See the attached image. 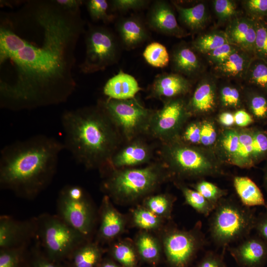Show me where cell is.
Returning <instances> with one entry per match:
<instances>
[{"label": "cell", "mask_w": 267, "mask_h": 267, "mask_svg": "<svg viewBox=\"0 0 267 267\" xmlns=\"http://www.w3.org/2000/svg\"><path fill=\"white\" fill-rule=\"evenodd\" d=\"M0 14V106L30 110L66 102L76 89V49L85 22L55 0H29Z\"/></svg>", "instance_id": "cell-1"}, {"label": "cell", "mask_w": 267, "mask_h": 267, "mask_svg": "<svg viewBox=\"0 0 267 267\" xmlns=\"http://www.w3.org/2000/svg\"><path fill=\"white\" fill-rule=\"evenodd\" d=\"M63 142L37 134L3 147L0 152V186L18 196L34 199L56 173Z\"/></svg>", "instance_id": "cell-2"}, {"label": "cell", "mask_w": 267, "mask_h": 267, "mask_svg": "<svg viewBox=\"0 0 267 267\" xmlns=\"http://www.w3.org/2000/svg\"><path fill=\"white\" fill-rule=\"evenodd\" d=\"M61 123L64 149L89 170L104 171L123 141L97 104L66 110L61 115Z\"/></svg>", "instance_id": "cell-3"}, {"label": "cell", "mask_w": 267, "mask_h": 267, "mask_svg": "<svg viewBox=\"0 0 267 267\" xmlns=\"http://www.w3.org/2000/svg\"><path fill=\"white\" fill-rule=\"evenodd\" d=\"M102 189L111 200L133 204L151 195L170 176L162 162L141 168L112 169L102 174Z\"/></svg>", "instance_id": "cell-4"}, {"label": "cell", "mask_w": 267, "mask_h": 267, "mask_svg": "<svg viewBox=\"0 0 267 267\" xmlns=\"http://www.w3.org/2000/svg\"><path fill=\"white\" fill-rule=\"evenodd\" d=\"M209 231L221 247L246 237L254 229L256 216L250 207L229 199H221L212 213Z\"/></svg>", "instance_id": "cell-5"}, {"label": "cell", "mask_w": 267, "mask_h": 267, "mask_svg": "<svg viewBox=\"0 0 267 267\" xmlns=\"http://www.w3.org/2000/svg\"><path fill=\"white\" fill-rule=\"evenodd\" d=\"M161 161L169 172L182 178H194L218 174L215 163L197 147L177 139L162 143Z\"/></svg>", "instance_id": "cell-6"}, {"label": "cell", "mask_w": 267, "mask_h": 267, "mask_svg": "<svg viewBox=\"0 0 267 267\" xmlns=\"http://www.w3.org/2000/svg\"><path fill=\"white\" fill-rule=\"evenodd\" d=\"M97 104L110 120L125 142L148 134L154 110L145 107L135 97L126 100L107 97L99 100Z\"/></svg>", "instance_id": "cell-7"}, {"label": "cell", "mask_w": 267, "mask_h": 267, "mask_svg": "<svg viewBox=\"0 0 267 267\" xmlns=\"http://www.w3.org/2000/svg\"><path fill=\"white\" fill-rule=\"evenodd\" d=\"M37 221L38 242L54 262L69 257L77 248L89 241L57 215L43 214Z\"/></svg>", "instance_id": "cell-8"}, {"label": "cell", "mask_w": 267, "mask_h": 267, "mask_svg": "<svg viewBox=\"0 0 267 267\" xmlns=\"http://www.w3.org/2000/svg\"><path fill=\"white\" fill-rule=\"evenodd\" d=\"M57 207V216L91 240L96 214L91 201L82 187L76 185L65 186L58 194Z\"/></svg>", "instance_id": "cell-9"}, {"label": "cell", "mask_w": 267, "mask_h": 267, "mask_svg": "<svg viewBox=\"0 0 267 267\" xmlns=\"http://www.w3.org/2000/svg\"><path fill=\"white\" fill-rule=\"evenodd\" d=\"M86 52L79 68L84 74L103 71L115 63L120 49L117 38L108 28L102 26H89L85 32Z\"/></svg>", "instance_id": "cell-10"}, {"label": "cell", "mask_w": 267, "mask_h": 267, "mask_svg": "<svg viewBox=\"0 0 267 267\" xmlns=\"http://www.w3.org/2000/svg\"><path fill=\"white\" fill-rule=\"evenodd\" d=\"M205 242L201 223L198 222L188 230L177 228L167 230L163 235L162 245L169 261L177 267H183Z\"/></svg>", "instance_id": "cell-11"}, {"label": "cell", "mask_w": 267, "mask_h": 267, "mask_svg": "<svg viewBox=\"0 0 267 267\" xmlns=\"http://www.w3.org/2000/svg\"><path fill=\"white\" fill-rule=\"evenodd\" d=\"M189 114L187 105L182 99H166L161 108L154 110L148 134L162 143L173 140Z\"/></svg>", "instance_id": "cell-12"}, {"label": "cell", "mask_w": 267, "mask_h": 267, "mask_svg": "<svg viewBox=\"0 0 267 267\" xmlns=\"http://www.w3.org/2000/svg\"><path fill=\"white\" fill-rule=\"evenodd\" d=\"M153 154L152 147L140 137L120 146L101 174L112 169L134 168L148 163Z\"/></svg>", "instance_id": "cell-13"}, {"label": "cell", "mask_w": 267, "mask_h": 267, "mask_svg": "<svg viewBox=\"0 0 267 267\" xmlns=\"http://www.w3.org/2000/svg\"><path fill=\"white\" fill-rule=\"evenodd\" d=\"M37 218L24 221L2 215L0 218V248L5 249L27 245L36 237Z\"/></svg>", "instance_id": "cell-14"}, {"label": "cell", "mask_w": 267, "mask_h": 267, "mask_svg": "<svg viewBox=\"0 0 267 267\" xmlns=\"http://www.w3.org/2000/svg\"><path fill=\"white\" fill-rule=\"evenodd\" d=\"M99 216L100 224L95 241L98 243L112 242L125 231L126 218L115 208L106 195L102 200Z\"/></svg>", "instance_id": "cell-15"}, {"label": "cell", "mask_w": 267, "mask_h": 267, "mask_svg": "<svg viewBox=\"0 0 267 267\" xmlns=\"http://www.w3.org/2000/svg\"><path fill=\"white\" fill-rule=\"evenodd\" d=\"M147 23L150 28L161 34L178 38L186 35L178 24L172 7L165 0H156L151 5Z\"/></svg>", "instance_id": "cell-16"}, {"label": "cell", "mask_w": 267, "mask_h": 267, "mask_svg": "<svg viewBox=\"0 0 267 267\" xmlns=\"http://www.w3.org/2000/svg\"><path fill=\"white\" fill-rule=\"evenodd\" d=\"M225 33L230 44L254 56L256 36L255 19L250 17L231 19Z\"/></svg>", "instance_id": "cell-17"}, {"label": "cell", "mask_w": 267, "mask_h": 267, "mask_svg": "<svg viewBox=\"0 0 267 267\" xmlns=\"http://www.w3.org/2000/svg\"><path fill=\"white\" fill-rule=\"evenodd\" d=\"M190 88V82L181 75L164 73L155 78L150 86L149 96L165 100L174 98L186 93Z\"/></svg>", "instance_id": "cell-18"}, {"label": "cell", "mask_w": 267, "mask_h": 267, "mask_svg": "<svg viewBox=\"0 0 267 267\" xmlns=\"http://www.w3.org/2000/svg\"><path fill=\"white\" fill-rule=\"evenodd\" d=\"M116 26L121 43L126 49H134L149 38L144 23L138 17L122 18L118 21Z\"/></svg>", "instance_id": "cell-19"}, {"label": "cell", "mask_w": 267, "mask_h": 267, "mask_svg": "<svg viewBox=\"0 0 267 267\" xmlns=\"http://www.w3.org/2000/svg\"><path fill=\"white\" fill-rule=\"evenodd\" d=\"M141 89L134 77L120 70L107 81L103 91L108 98L126 100L134 98Z\"/></svg>", "instance_id": "cell-20"}, {"label": "cell", "mask_w": 267, "mask_h": 267, "mask_svg": "<svg viewBox=\"0 0 267 267\" xmlns=\"http://www.w3.org/2000/svg\"><path fill=\"white\" fill-rule=\"evenodd\" d=\"M232 253L244 264L254 266L259 265L267 255V242L259 236H252L243 240Z\"/></svg>", "instance_id": "cell-21"}, {"label": "cell", "mask_w": 267, "mask_h": 267, "mask_svg": "<svg viewBox=\"0 0 267 267\" xmlns=\"http://www.w3.org/2000/svg\"><path fill=\"white\" fill-rule=\"evenodd\" d=\"M171 60L174 70L187 76H192L199 70L201 63L193 48L187 45H179L173 51Z\"/></svg>", "instance_id": "cell-22"}, {"label": "cell", "mask_w": 267, "mask_h": 267, "mask_svg": "<svg viewBox=\"0 0 267 267\" xmlns=\"http://www.w3.org/2000/svg\"><path fill=\"white\" fill-rule=\"evenodd\" d=\"M233 185L241 203L245 206H263L267 209L263 194L250 178L246 177H236L233 179Z\"/></svg>", "instance_id": "cell-23"}, {"label": "cell", "mask_w": 267, "mask_h": 267, "mask_svg": "<svg viewBox=\"0 0 267 267\" xmlns=\"http://www.w3.org/2000/svg\"><path fill=\"white\" fill-rule=\"evenodd\" d=\"M255 56L239 49L232 53L227 59L215 68L220 74L225 77H241L246 75Z\"/></svg>", "instance_id": "cell-24"}, {"label": "cell", "mask_w": 267, "mask_h": 267, "mask_svg": "<svg viewBox=\"0 0 267 267\" xmlns=\"http://www.w3.org/2000/svg\"><path fill=\"white\" fill-rule=\"evenodd\" d=\"M215 104V91L213 85L209 82H203L196 88L187 105L190 113H203L213 110Z\"/></svg>", "instance_id": "cell-25"}, {"label": "cell", "mask_w": 267, "mask_h": 267, "mask_svg": "<svg viewBox=\"0 0 267 267\" xmlns=\"http://www.w3.org/2000/svg\"><path fill=\"white\" fill-rule=\"evenodd\" d=\"M100 244L88 241L77 248L70 256L72 267H95L102 253Z\"/></svg>", "instance_id": "cell-26"}, {"label": "cell", "mask_w": 267, "mask_h": 267, "mask_svg": "<svg viewBox=\"0 0 267 267\" xmlns=\"http://www.w3.org/2000/svg\"><path fill=\"white\" fill-rule=\"evenodd\" d=\"M173 3L178 12L179 20L188 29L197 31L204 26L208 15L204 3H200L190 7H184L174 2Z\"/></svg>", "instance_id": "cell-27"}, {"label": "cell", "mask_w": 267, "mask_h": 267, "mask_svg": "<svg viewBox=\"0 0 267 267\" xmlns=\"http://www.w3.org/2000/svg\"><path fill=\"white\" fill-rule=\"evenodd\" d=\"M134 244L137 252L145 260L153 261L159 257L161 244L157 238L148 231L142 230L139 233Z\"/></svg>", "instance_id": "cell-28"}, {"label": "cell", "mask_w": 267, "mask_h": 267, "mask_svg": "<svg viewBox=\"0 0 267 267\" xmlns=\"http://www.w3.org/2000/svg\"><path fill=\"white\" fill-rule=\"evenodd\" d=\"M110 251L113 257L125 267H136L137 256L134 242L122 240L112 242Z\"/></svg>", "instance_id": "cell-29"}, {"label": "cell", "mask_w": 267, "mask_h": 267, "mask_svg": "<svg viewBox=\"0 0 267 267\" xmlns=\"http://www.w3.org/2000/svg\"><path fill=\"white\" fill-rule=\"evenodd\" d=\"M253 133L239 132V146L232 163L242 168H248L253 165Z\"/></svg>", "instance_id": "cell-30"}, {"label": "cell", "mask_w": 267, "mask_h": 267, "mask_svg": "<svg viewBox=\"0 0 267 267\" xmlns=\"http://www.w3.org/2000/svg\"><path fill=\"white\" fill-rule=\"evenodd\" d=\"M134 225L143 231H149L159 229L163 219L143 206H138L132 211Z\"/></svg>", "instance_id": "cell-31"}, {"label": "cell", "mask_w": 267, "mask_h": 267, "mask_svg": "<svg viewBox=\"0 0 267 267\" xmlns=\"http://www.w3.org/2000/svg\"><path fill=\"white\" fill-rule=\"evenodd\" d=\"M143 200V206L157 216L163 219L171 218L174 200L170 196L165 194L150 195Z\"/></svg>", "instance_id": "cell-32"}, {"label": "cell", "mask_w": 267, "mask_h": 267, "mask_svg": "<svg viewBox=\"0 0 267 267\" xmlns=\"http://www.w3.org/2000/svg\"><path fill=\"white\" fill-rule=\"evenodd\" d=\"M229 43L225 32L217 31L201 35L193 42V48L207 54L224 44Z\"/></svg>", "instance_id": "cell-33"}, {"label": "cell", "mask_w": 267, "mask_h": 267, "mask_svg": "<svg viewBox=\"0 0 267 267\" xmlns=\"http://www.w3.org/2000/svg\"><path fill=\"white\" fill-rule=\"evenodd\" d=\"M179 185L184 197L185 203L192 207L198 213L207 217L213 212L216 206L198 191L181 184Z\"/></svg>", "instance_id": "cell-34"}, {"label": "cell", "mask_w": 267, "mask_h": 267, "mask_svg": "<svg viewBox=\"0 0 267 267\" xmlns=\"http://www.w3.org/2000/svg\"><path fill=\"white\" fill-rule=\"evenodd\" d=\"M143 56L150 65L164 68L170 62V56L166 47L158 42H152L146 46Z\"/></svg>", "instance_id": "cell-35"}, {"label": "cell", "mask_w": 267, "mask_h": 267, "mask_svg": "<svg viewBox=\"0 0 267 267\" xmlns=\"http://www.w3.org/2000/svg\"><path fill=\"white\" fill-rule=\"evenodd\" d=\"M246 76L251 83L267 92V63L255 58Z\"/></svg>", "instance_id": "cell-36"}, {"label": "cell", "mask_w": 267, "mask_h": 267, "mask_svg": "<svg viewBox=\"0 0 267 267\" xmlns=\"http://www.w3.org/2000/svg\"><path fill=\"white\" fill-rule=\"evenodd\" d=\"M256 36L254 56L267 63V23L264 19L255 20Z\"/></svg>", "instance_id": "cell-37"}, {"label": "cell", "mask_w": 267, "mask_h": 267, "mask_svg": "<svg viewBox=\"0 0 267 267\" xmlns=\"http://www.w3.org/2000/svg\"><path fill=\"white\" fill-rule=\"evenodd\" d=\"M239 137V132L235 130H228L222 133L220 139L221 150L231 163L238 150Z\"/></svg>", "instance_id": "cell-38"}, {"label": "cell", "mask_w": 267, "mask_h": 267, "mask_svg": "<svg viewBox=\"0 0 267 267\" xmlns=\"http://www.w3.org/2000/svg\"><path fill=\"white\" fill-rule=\"evenodd\" d=\"M87 7L90 17L93 21L101 20L106 23L112 21L114 18V16L107 12L109 4L106 0H88Z\"/></svg>", "instance_id": "cell-39"}, {"label": "cell", "mask_w": 267, "mask_h": 267, "mask_svg": "<svg viewBox=\"0 0 267 267\" xmlns=\"http://www.w3.org/2000/svg\"><path fill=\"white\" fill-rule=\"evenodd\" d=\"M195 190L200 193L208 201L216 207L226 192L214 184L207 181L202 180L194 185Z\"/></svg>", "instance_id": "cell-40"}, {"label": "cell", "mask_w": 267, "mask_h": 267, "mask_svg": "<svg viewBox=\"0 0 267 267\" xmlns=\"http://www.w3.org/2000/svg\"><path fill=\"white\" fill-rule=\"evenodd\" d=\"M26 245L0 249V267H19Z\"/></svg>", "instance_id": "cell-41"}, {"label": "cell", "mask_w": 267, "mask_h": 267, "mask_svg": "<svg viewBox=\"0 0 267 267\" xmlns=\"http://www.w3.org/2000/svg\"><path fill=\"white\" fill-rule=\"evenodd\" d=\"M215 13L220 21L229 20L237 13L234 1L229 0H216L213 1Z\"/></svg>", "instance_id": "cell-42"}, {"label": "cell", "mask_w": 267, "mask_h": 267, "mask_svg": "<svg viewBox=\"0 0 267 267\" xmlns=\"http://www.w3.org/2000/svg\"><path fill=\"white\" fill-rule=\"evenodd\" d=\"M244 6L249 17L253 19L267 18V0H247Z\"/></svg>", "instance_id": "cell-43"}, {"label": "cell", "mask_w": 267, "mask_h": 267, "mask_svg": "<svg viewBox=\"0 0 267 267\" xmlns=\"http://www.w3.org/2000/svg\"><path fill=\"white\" fill-rule=\"evenodd\" d=\"M238 49L230 43H227L208 53L206 55L209 61L217 66L225 61Z\"/></svg>", "instance_id": "cell-44"}, {"label": "cell", "mask_w": 267, "mask_h": 267, "mask_svg": "<svg viewBox=\"0 0 267 267\" xmlns=\"http://www.w3.org/2000/svg\"><path fill=\"white\" fill-rule=\"evenodd\" d=\"M149 3V1L146 0H113L110 2V7L112 11L125 12L142 9Z\"/></svg>", "instance_id": "cell-45"}, {"label": "cell", "mask_w": 267, "mask_h": 267, "mask_svg": "<svg viewBox=\"0 0 267 267\" xmlns=\"http://www.w3.org/2000/svg\"><path fill=\"white\" fill-rule=\"evenodd\" d=\"M253 156L255 161L267 153V135L262 132L256 131L253 133Z\"/></svg>", "instance_id": "cell-46"}, {"label": "cell", "mask_w": 267, "mask_h": 267, "mask_svg": "<svg viewBox=\"0 0 267 267\" xmlns=\"http://www.w3.org/2000/svg\"><path fill=\"white\" fill-rule=\"evenodd\" d=\"M250 106L256 117L262 119L267 116V99L263 95L256 94L252 96Z\"/></svg>", "instance_id": "cell-47"}, {"label": "cell", "mask_w": 267, "mask_h": 267, "mask_svg": "<svg viewBox=\"0 0 267 267\" xmlns=\"http://www.w3.org/2000/svg\"><path fill=\"white\" fill-rule=\"evenodd\" d=\"M240 94L234 87L225 86L221 91V99L223 105L228 107H237L240 103Z\"/></svg>", "instance_id": "cell-48"}, {"label": "cell", "mask_w": 267, "mask_h": 267, "mask_svg": "<svg viewBox=\"0 0 267 267\" xmlns=\"http://www.w3.org/2000/svg\"><path fill=\"white\" fill-rule=\"evenodd\" d=\"M217 137V133L214 125L209 122H204L201 125L200 143L205 146L214 143Z\"/></svg>", "instance_id": "cell-49"}, {"label": "cell", "mask_w": 267, "mask_h": 267, "mask_svg": "<svg viewBox=\"0 0 267 267\" xmlns=\"http://www.w3.org/2000/svg\"><path fill=\"white\" fill-rule=\"evenodd\" d=\"M184 139L192 144L200 142L201 125L197 123H192L188 125L183 133Z\"/></svg>", "instance_id": "cell-50"}, {"label": "cell", "mask_w": 267, "mask_h": 267, "mask_svg": "<svg viewBox=\"0 0 267 267\" xmlns=\"http://www.w3.org/2000/svg\"><path fill=\"white\" fill-rule=\"evenodd\" d=\"M254 229L258 235L267 242V209L256 217Z\"/></svg>", "instance_id": "cell-51"}, {"label": "cell", "mask_w": 267, "mask_h": 267, "mask_svg": "<svg viewBox=\"0 0 267 267\" xmlns=\"http://www.w3.org/2000/svg\"><path fill=\"white\" fill-rule=\"evenodd\" d=\"M36 255L33 260V267H62V266L56 264L55 262L48 258H46L40 254H39L38 251V243L36 244Z\"/></svg>", "instance_id": "cell-52"}, {"label": "cell", "mask_w": 267, "mask_h": 267, "mask_svg": "<svg viewBox=\"0 0 267 267\" xmlns=\"http://www.w3.org/2000/svg\"><path fill=\"white\" fill-rule=\"evenodd\" d=\"M234 123L241 127H245L253 122L251 115L244 110H238L234 114Z\"/></svg>", "instance_id": "cell-53"}, {"label": "cell", "mask_w": 267, "mask_h": 267, "mask_svg": "<svg viewBox=\"0 0 267 267\" xmlns=\"http://www.w3.org/2000/svg\"><path fill=\"white\" fill-rule=\"evenodd\" d=\"M55 1L62 8L72 11L80 9L83 3L81 0H55Z\"/></svg>", "instance_id": "cell-54"}, {"label": "cell", "mask_w": 267, "mask_h": 267, "mask_svg": "<svg viewBox=\"0 0 267 267\" xmlns=\"http://www.w3.org/2000/svg\"><path fill=\"white\" fill-rule=\"evenodd\" d=\"M219 121L223 126L230 127L234 123V115L230 112H223L219 116Z\"/></svg>", "instance_id": "cell-55"}, {"label": "cell", "mask_w": 267, "mask_h": 267, "mask_svg": "<svg viewBox=\"0 0 267 267\" xmlns=\"http://www.w3.org/2000/svg\"><path fill=\"white\" fill-rule=\"evenodd\" d=\"M199 267H222L219 261L213 257H208L201 263Z\"/></svg>", "instance_id": "cell-56"}, {"label": "cell", "mask_w": 267, "mask_h": 267, "mask_svg": "<svg viewBox=\"0 0 267 267\" xmlns=\"http://www.w3.org/2000/svg\"><path fill=\"white\" fill-rule=\"evenodd\" d=\"M99 267H119L111 262L107 261V262H105L103 263L99 266Z\"/></svg>", "instance_id": "cell-57"}, {"label": "cell", "mask_w": 267, "mask_h": 267, "mask_svg": "<svg viewBox=\"0 0 267 267\" xmlns=\"http://www.w3.org/2000/svg\"><path fill=\"white\" fill-rule=\"evenodd\" d=\"M264 183L265 187L267 190V168L266 170L264 176Z\"/></svg>", "instance_id": "cell-58"}, {"label": "cell", "mask_w": 267, "mask_h": 267, "mask_svg": "<svg viewBox=\"0 0 267 267\" xmlns=\"http://www.w3.org/2000/svg\"><path fill=\"white\" fill-rule=\"evenodd\" d=\"M266 22H267V20H266Z\"/></svg>", "instance_id": "cell-59"}]
</instances>
